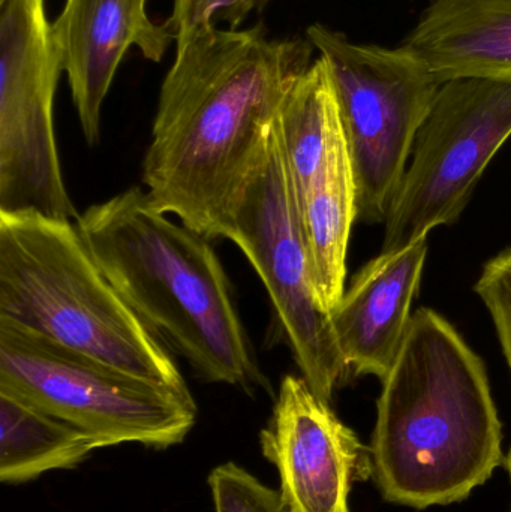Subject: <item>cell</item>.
Instances as JSON below:
<instances>
[{
    "mask_svg": "<svg viewBox=\"0 0 511 512\" xmlns=\"http://www.w3.org/2000/svg\"><path fill=\"white\" fill-rule=\"evenodd\" d=\"M312 51L305 39L267 38L263 24L225 30L210 21L176 41L143 162L146 192L159 212L219 239Z\"/></svg>",
    "mask_w": 511,
    "mask_h": 512,
    "instance_id": "cell-1",
    "label": "cell"
},
{
    "mask_svg": "<svg viewBox=\"0 0 511 512\" xmlns=\"http://www.w3.org/2000/svg\"><path fill=\"white\" fill-rule=\"evenodd\" d=\"M372 433L387 502L425 510L465 501L503 462V427L482 358L434 310H417L383 379Z\"/></svg>",
    "mask_w": 511,
    "mask_h": 512,
    "instance_id": "cell-2",
    "label": "cell"
},
{
    "mask_svg": "<svg viewBox=\"0 0 511 512\" xmlns=\"http://www.w3.org/2000/svg\"><path fill=\"white\" fill-rule=\"evenodd\" d=\"M78 230L107 279L198 378L254 396L270 391L209 239L129 188L78 216Z\"/></svg>",
    "mask_w": 511,
    "mask_h": 512,
    "instance_id": "cell-3",
    "label": "cell"
},
{
    "mask_svg": "<svg viewBox=\"0 0 511 512\" xmlns=\"http://www.w3.org/2000/svg\"><path fill=\"white\" fill-rule=\"evenodd\" d=\"M0 321L195 402L176 361L107 279L75 221L0 212Z\"/></svg>",
    "mask_w": 511,
    "mask_h": 512,
    "instance_id": "cell-4",
    "label": "cell"
},
{
    "mask_svg": "<svg viewBox=\"0 0 511 512\" xmlns=\"http://www.w3.org/2000/svg\"><path fill=\"white\" fill-rule=\"evenodd\" d=\"M306 35L335 86L356 182L357 219L386 221L440 83L402 45L356 44L320 23Z\"/></svg>",
    "mask_w": 511,
    "mask_h": 512,
    "instance_id": "cell-5",
    "label": "cell"
},
{
    "mask_svg": "<svg viewBox=\"0 0 511 512\" xmlns=\"http://www.w3.org/2000/svg\"><path fill=\"white\" fill-rule=\"evenodd\" d=\"M0 388L92 433L107 447L182 444L195 402L90 355L0 321Z\"/></svg>",
    "mask_w": 511,
    "mask_h": 512,
    "instance_id": "cell-6",
    "label": "cell"
},
{
    "mask_svg": "<svg viewBox=\"0 0 511 512\" xmlns=\"http://www.w3.org/2000/svg\"><path fill=\"white\" fill-rule=\"evenodd\" d=\"M243 252L267 289L294 361L312 390L332 403L350 372L329 313L315 297L299 209L278 125L269 146L234 195L219 230Z\"/></svg>",
    "mask_w": 511,
    "mask_h": 512,
    "instance_id": "cell-7",
    "label": "cell"
},
{
    "mask_svg": "<svg viewBox=\"0 0 511 512\" xmlns=\"http://www.w3.org/2000/svg\"><path fill=\"white\" fill-rule=\"evenodd\" d=\"M511 135V80L444 81L423 120L411 164L386 218L381 254L458 221L495 153Z\"/></svg>",
    "mask_w": 511,
    "mask_h": 512,
    "instance_id": "cell-8",
    "label": "cell"
},
{
    "mask_svg": "<svg viewBox=\"0 0 511 512\" xmlns=\"http://www.w3.org/2000/svg\"><path fill=\"white\" fill-rule=\"evenodd\" d=\"M63 69L45 0H0V212L77 221L54 134Z\"/></svg>",
    "mask_w": 511,
    "mask_h": 512,
    "instance_id": "cell-9",
    "label": "cell"
},
{
    "mask_svg": "<svg viewBox=\"0 0 511 512\" xmlns=\"http://www.w3.org/2000/svg\"><path fill=\"white\" fill-rule=\"evenodd\" d=\"M260 444L278 469L279 492L293 512H351V487L374 474L371 448L303 376L282 379Z\"/></svg>",
    "mask_w": 511,
    "mask_h": 512,
    "instance_id": "cell-10",
    "label": "cell"
},
{
    "mask_svg": "<svg viewBox=\"0 0 511 512\" xmlns=\"http://www.w3.org/2000/svg\"><path fill=\"white\" fill-rule=\"evenodd\" d=\"M147 0H66L51 24V41L89 146L101 138V110L126 51L135 45L159 63L171 41L168 23L155 24Z\"/></svg>",
    "mask_w": 511,
    "mask_h": 512,
    "instance_id": "cell-11",
    "label": "cell"
},
{
    "mask_svg": "<svg viewBox=\"0 0 511 512\" xmlns=\"http://www.w3.org/2000/svg\"><path fill=\"white\" fill-rule=\"evenodd\" d=\"M428 237L393 254H380L354 276L329 313L333 336L350 375L383 381L410 330Z\"/></svg>",
    "mask_w": 511,
    "mask_h": 512,
    "instance_id": "cell-12",
    "label": "cell"
},
{
    "mask_svg": "<svg viewBox=\"0 0 511 512\" xmlns=\"http://www.w3.org/2000/svg\"><path fill=\"white\" fill-rule=\"evenodd\" d=\"M402 47L440 84L455 78L511 80V0H434Z\"/></svg>",
    "mask_w": 511,
    "mask_h": 512,
    "instance_id": "cell-13",
    "label": "cell"
},
{
    "mask_svg": "<svg viewBox=\"0 0 511 512\" xmlns=\"http://www.w3.org/2000/svg\"><path fill=\"white\" fill-rule=\"evenodd\" d=\"M296 203L315 297L321 309L330 313L345 292L348 242L357 221L356 182L345 138Z\"/></svg>",
    "mask_w": 511,
    "mask_h": 512,
    "instance_id": "cell-14",
    "label": "cell"
},
{
    "mask_svg": "<svg viewBox=\"0 0 511 512\" xmlns=\"http://www.w3.org/2000/svg\"><path fill=\"white\" fill-rule=\"evenodd\" d=\"M102 439L0 388V481L23 484L57 469H74Z\"/></svg>",
    "mask_w": 511,
    "mask_h": 512,
    "instance_id": "cell-15",
    "label": "cell"
},
{
    "mask_svg": "<svg viewBox=\"0 0 511 512\" xmlns=\"http://www.w3.org/2000/svg\"><path fill=\"white\" fill-rule=\"evenodd\" d=\"M209 487L215 512H293L281 492L264 486L233 462L210 472Z\"/></svg>",
    "mask_w": 511,
    "mask_h": 512,
    "instance_id": "cell-16",
    "label": "cell"
},
{
    "mask_svg": "<svg viewBox=\"0 0 511 512\" xmlns=\"http://www.w3.org/2000/svg\"><path fill=\"white\" fill-rule=\"evenodd\" d=\"M476 292L491 312L511 370V248L485 265Z\"/></svg>",
    "mask_w": 511,
    "mask_h": 512,
    "instance_id": "cell-17",
    "label": "cell"
},
{
    "mask_svg": "<svg viewBox=\"0 0 511 512\" xmlns=\"http://www.w3.org/2000/svg\"><path fill=\"white\" fill-rule=\"evenodd\" d=\"M219 0H173V14L167 21L176 41L185 38L200 24L210 23Z\"/></svg>",
    "mask_w": 511,
    "mask_h": 512,
    "instance_id": "cell-18",
    "label": "cell"
},
{
    "mask_svg": "<svg viewBox=\"0 0 511 512\" xmlns=\"http://www.w3.org/2000/svg\"><path fill=\"white\" fill-rule=\"evenodd\" d=\"M266 3L267 0H219L212 21H227L231 30H237L252 11H260Z\"/></svg>",
    "mask_w": 511,
    "mask_h": 512,
    "instance_id": "cell-19",
    "label": "cell"
},
{
    "mask_svg": "<svg viewBox=\"0 0 511 512\" xmlns=\"http://www.w3.org/2000/svg\"><path fill=\"white\" fill-rule=\"evenodd\" d=\"M506 466H507V471H509L510 483H511V450L509 453V457H507V460H506Z\"/></svg>",
    "mask_w": 511,
    "mask_h": 512,
    "instance_id": "cell-20",
    "label": "cell"
},
{
    "mask_svg": "<svg viewBox=\"0 0 511 512\" xmlns=\"http://www.w3.org/2000/svg\"><path fill=\"white\" fill-rule=\"evenodd\" d=\"M510 512H511V508H510Z\"/></svg>",
    "mask_w": 511,
    "mask_h": 512,
    "instance_id": "cell-21",
    "label": "cell"
}]
</instances>
